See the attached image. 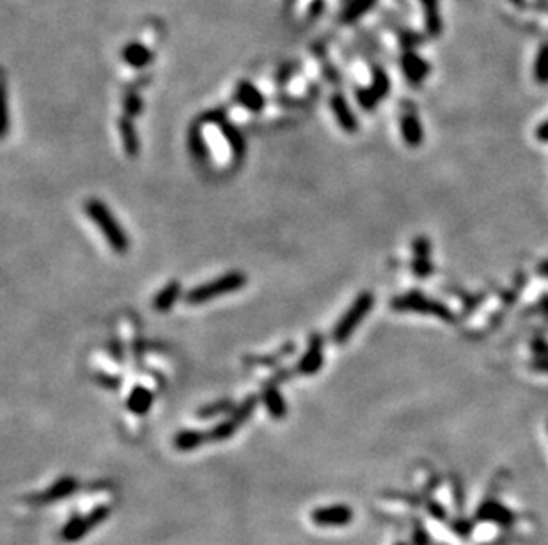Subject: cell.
<instances>
[{"label": "cell", "mask_w": 548, "mask_h": 545, "mask_svg": "<svg viewBox=\"0 0 548 545\" xmlns=\"http://www.w3.org/2000/svg\"><path fill=\"white\" fill-rule=\"evenodd\" d=\"M189 145H190V151H192L193 158H196L197 161H208V158H210V149H208L206 140H204L199 123L193 124V126L190 128Z\"/></svg>", "instance_id": "cell-16"}, {"label": "cell", "mask_w": 548, "mask_h": 545, "mask_svg": "<svg viewBox=\"0 0 548 545\" xmlns=\"http://www.w3.org/2000/svg\"><path fill=\"white\" fill-rule=\"evenodd\" d=\"M123 109H124V116L131 119V117L138 116V114L142 112V99L138 98L135 92H128V94L124 96Z\"/></svg>", "instance_id": "cell-23"}, {"label": "cell", "mask_w": 548, "mask_h": 545, "mask_svg": "<svg viewBox=\"0 0 548 545\" xmlns=\"http://www.w3.org/2000/svg\"><path fill=\"white\" fill-rule=\"evenodd\" d=\"M513 2H515V4H520V2H522V0H513Z\"/></svg>", "instance_id": "cell-27"}, {"label": "cell", "mask_w": 548, "mask_h": 545, "mask_svg": "<svg viewBox=\"0 0 548 545\" xmlns=\"http://www.w3.org/2000/svg\"><path fill=\"white\" fill-rule=\"evenodd\" d=\"M109 350H110V356H112V360H116L117 363H123V357H124V349H123V343L119 342V340H112L109 345Z\"/></svg>", "instance_id": "cell-24"}, {"label": "cell", "mask_w": 548, "mask_h": 545, "mask_svg": "<svg viewBox=\"0 0 548 545\" xmlns=\"http://www.w3.org/2000/svg\"><path fill=\"white\" fill-rule=\"evenodd\" d=\"M403 69H405V75H407V78L410 80V82L419 83L421 80H424L426 76H428L429 66L428 62L422 61L419 55L412 54L410 51V54L403 55Z\"/></svg>", "instance_id": "cell-14"}, {"label": "cell", "mask_w": 548, "mask_h": 545, "mask_svg": "<svg viewBox=\"0 0 548 545\" xmlns=\"http://www.w3.org/2000/svg\"><path fill=\"white\" fill-rule=\"evenodd\" d=\"M258 402H259V398L256 397V395L247 397L240 405H238V408H234V411L231 412V418L237 420L240 425L242 423H245L249 418H251V415L254 412V409L258 408Z\"/></svg>", "instance_id": "cell-21"}, {"label": "cell", "mask_w": 548, "mask_h": 545, "mask_svg": "<svg viewBox=\"0 0 548 545\" xmlns=\"http://www.w3.org/2000/svg\"><path fill=\"white\" fill-rule=\"evenodd\" d=\"M151 59L153 54L148 50L144 43H130L126 44L123 51V61L135 69L145 68L151 62Z\"/></svg>", "instance_id": "cell-13"}, {"label": "cell", "mask_w": 548, "mask_h": 545, "mask_svg": "<svg viewBox=\"0 0 548 545\" xmlns=\"http://www.w3.org/2000/svg\"><path fill=\"white\" fill-rule=\"evenodd\" d=\"M117 126H119V135L124 145V152H126L128 156H131V158H135V156L138 154V151H141V144H138V135L137 131H135L133 123H131L130 117L123 116L119 119V123H117Z\"/></svg>", "instance_id": "cell-12"}, {"label": "cell", "mask_w": 548, "mask_h": 545, "mask_svg": "<svg viewBox=\"0 0 548 545\" xmlns=\"http://www.w3.org/2000/svg\"><path fill=\"white\" fill-rule=\"evenodd\" d=\"M126 405L133 415H138V416L145 415L153 405V393L148 390V388L135 386L133 390H131L130 397H128Z\"/></svg>", "instance_id": "cell-15"}, {"label": "cell", "mask_w": 548, "mask_h": 545, "mask_svg": "<svg viewBox=\"0 0 548 545\" xmlns=\"http://www.w3.org/2000/svg\"><path fill=\"white\" fill-rule=\"evenodd\" d=\"M330 106H332V112H334L335 119H338L339 126H341L342 130L346 131V133H355L357 128H359V124H357L355 116H353L352 109H350V105H348V102L345 99V96H341V94L332 96Z\"/></svg>", "instance_id": "cell-6"}, {"label": "cell", "mask_w": 548, "mask_h": 545, "mask_svg": "<svg viewBox=\"0 0 548 545\" xmlns=\"http://www.w3.org/2000/svg\"><path fill=\"white\" fill-rule=\"evenodd\" d=\"M203 441H204V434L197 432V430H181V432L176 436L174 444L178 450L186 451V450H193V448L201 446V444H203Z\"/></svg>", "instance_id": "cell-19"}, {"label": "cell", "mask_w": 548, "mask_h": 545, "mask_svg": "<svg viewBox=\"0 0 548 545\" xmlns=\"http://www.w3.org/2000/svg\"><path fill=\"white\" fill-rule=\"evenodd\" d=\"M84 211L88 213V216L91 218L93 223L100 228V232L103 234V238L107 239L110 248L116 253H126L130 248V238L126 235V232L123 231V227L119 225V221L114 218V214L110 213L109 207L98 199H91L84 204Z\"/></svg>", "instance_id": "cell-1"}, {"label": "cell", "mask_w": 548, "mask_h": 545, "mask_svg": "<svg viewBox=\"0 0 548 545\" xmlns=\"http://www.w3.org/2000/svg\"><path fill=\"white\" fill-rule=\"evenodd\" d=\"M401 133H403L405 142H407L410 147H417L422 142V126L417 114H415L414 106L408 109L407 112L403 114V117H401Z\"/></svg>", "instance_id": "cell-9"}, {"label": "cell", "mask_w": 548, "mask_h": 545, "mask_svg": "<svg viewBox=\"0 0 548 545\" xmlns=\"http://www.w3.org/2000/svg\"><path fill=\"white\" fill-rule=\"evenodd\" d=\"M179 294H181V283L172 280V282H169L160 293L153 298V308H155L156 312H162V314L169 312L174 307L176 301L179 300Z\"/></svg>", "instance_id": "cell-10"}, {"label": "cell", "mask_w": 548, "mask_h": 545, "mask_svg": "<svg viewBox=\"0 0 548 545\" xmlns=\"http://www.w3.org/2000/svg\"><path fill=\"white\" fill-rule=\"evenodd\" d=\"M261 400L263 404L266 405L270 415L275 420H280L286 416V402H284L282 395H280L279 388H277V383L270 381V383H266L265 386H263Z\"/></svg>", "instance_id": "cell-8"}, {"label": "cell", "mask_w": 548, "mask_h": 545, "mask_svg": "<svg viewBox=\"0 0 548 545\" xmlns=\"http://www.w3.org/2000/svg\"><path fill=\"white\" fill-rule=\"evenodd\" d=\"M227 411H234V405H232V400L231 398H222V400H217L213 402V404H208L204 405L203 409H199L197 411V416L199 418H213V416H218V415H224V412Z\"/></svg>", "instance_id": "cell-20"}, {"label": "cell", "mask_w": 548, "mask_h": 545, "mask_svg": "<svg viewBox=\"0 0 548 545\" xmlns=\"http://www.w3.org/2000/svg\"><path fill=\"white\" fill-rule=\"evenodd\" d=\"M98 383H100V386H105V388H109V390H117V388L121 386L119 377L105 376V374L98 376Z\"/></svg>", "instance_id": "cell-25"}, {"label": "cell", "mask_w": 548, "mask_h": 545, "mask_svg": "<svg viewBox=\"0 0 548 545\" xmlns=\"http://www.w3.org/2000/svg\"><path fill=\"white\" fill-rule=\"evenodd\" d=\"M373 305L374 296L371 293H362L355 298L352 307L345 312V315L339 319L334 331H332V338H334V342L338 343V345H342V343L353 335V331H355L360 322L364 321V317L371 312Z\"/></svg>", "instance_id": "cell-3"}, {"label": "cell", "mask_w": 548, "mask_h": 545, "mask_svg": "<svg viewBox=\"0 0 548 545\" xmlns=\"http://www.w3.org/2000/svg\"><path fill=\"white\" fill-rule=\"evenodd\" d=\"M245 283H247L245 273H242V271H231V273H225V275L218 276V278L211 280V282L193 287L192 290L186 293L185 301L189 305L210 303L215 298L225 296V294L237 293V290L244 289Z\"/></svg>", "instance_id": "cell-2"}, {"label": "cell", "mask_w": 548, "mask_h": 545, "mask_svg": "<svg viewBox=\"0 0 548 545\" xmlns=\"http://www.w3.org/2000/svg\"><path fill=\"white\" fill-rule=\"evenodd\" d=\"M234 99L238 105L244 109L251 110V112H261L265 109V96L258 90V87L252 85L249 80H242L237 85V92H234Z\"/></svg>", "instance_id": "cell-5"}, {"label": "cell", "mask_w": 548, "mask_h": 545, "mask_svg": "<svg viewBox=\"0 0 548 545\" xmlns=\"http://www.w3.org/2000/svg\"><path fill=\"white\" fill-rule=\"evenodd\" d=\"M537 138H541V140H548V121L537 128Z\"/></svg>", "instance_id": "cell-26"}, {"label": "cell", "mask_w": 548, "mask_h": 545, "mask_svg": "<svg viewBox=\"0 0 548 545\" xmlns=\"http://www.w3.org/2000/svg\"><path fill=\"white\" fill-rule=\"evenodd\" d=\"M393 307L396 310H412V312H431V314L436 315H446V312L439 307V305L431 303L429 300H424V298L417 296V294H407L403 298H398V300L393 301Z\"/></svg>", "instance_id": "cell-7"}, {"label": "cell", "mask_w": 548, "mask_h": 545, "mask_svg": "<svg viewBox=\"0 0 548 545\" xmlns=\"http://www.w3.org/2000/svg\"><path fill=\"white\" fill-rule=\"evenodd\" d=\"M217 126L220 128L222 135H224L225 140H227V144H229V147H231L234 159H237V161H240V159L245 156V138H244V135H242V131H238L237 128L232 126V124L229 123L227 119L220 121Z\"/></svg>", "instance_id": "cell-11"}, {"label": "cell", "mask_w": 548, "mask_h": 545, "mask_svg": "<svg viewBox=\"0 0 548 545\" xmlns=\"http://www.w3.org/2000/svg\"><path fill=\"white\" fill-rule=\"evenodd\" d=\"M323 335L314 333V335L309 336L307 350L304 353L302 360L298 361L297 374H300V376H314V374L320 372V369L323 367Z\"/></svg>", "instance_id": "cell-4"}, {"label": "cell", "mask_w": 548, "mask_h": 545, "mask_svg": "<svg viewBox=\"0 0 548 545\" xmlns=\"http://www.w3.org/2000/svg\"><path fill=\"white\" fill-rule=\"evenodd\" d=\"M238 425H240V423H238L237 420H232V418L225 420V422L218 423V425L215 427L213 430H211L210 437H211V439H213V441H222V439H227V437H231L232 434L237 432Z\"/></svg>", "instance_id": "cell-22"}, {"label": "cell", "mask_w": 548, "mask_h": 545, "mask_svg": "<svg viewBox=\"0 0 548 545\" xmlns=\"http://www.w3.org/2000/svg\"><path fill=\"white\" fill-rule=\"evenodd\" d=\"M426 15V25L431 36H439L442 32V18L439 13V0H421Z\"/></svg>", "instance_id": "cell-17"}, {"label": "cell", "mask_w": 548, "mask_h": 545, "mask_svg": "<svg viewBox=\"0 0 548 545\" xmlns=\"http://www.w3.org/2000/svg\"><path fill=\"white\" fill-rule=\"evenodd\" d=\"M534 80L537 83H548V43L541 44L534 61Z\"/></svg>", "instance_id": "cell-18"}]
</instances>
